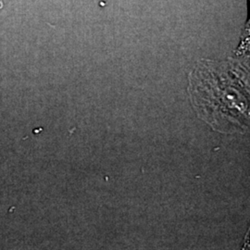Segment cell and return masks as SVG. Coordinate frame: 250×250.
I'll return each instance as SVG.
<instances>
[{
    "label": "cell",
    "mask_w": 250,
    "mask_h": 250,
    "mask_svg": "<svg viewBox=\"0 0 250 250\" xmlns=\"http://www.w3.org/2000/svg\"><path fill=\"white\" fill-rule=\"evenodd\" d=\"M250 16H249V20L247 21V24L245 27V31L244 34L242 36V41L240 43V50L244 51L246 49H248L250 46Z\"/></svg>",
    "instance_id": "1"
}]
</instances>
